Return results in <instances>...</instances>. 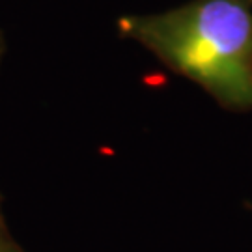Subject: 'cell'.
<instances>
[{"label":"cell","mask_w":252,"mask_h":252,"mask_svg":"<svg viewBox=\"0 0 252 252\" xmlns=\"http://www.w3.org/2000/svg\"><path fill=\"white\" fill-rule=\"evenodd\" d=\"M118 32L196 82L220 107L252 110V6L247 0H192L118 19Z\"/></svg>","instance_id":"6da1fadb"},{"label":"cell","mask_w":252,"mask_h":252,"mask_svg":"<svg viewBox=\"0 0 252 252\" xmlns=\"http://www.w3.org/2000/svg\"><path fill=\"white\" fill-rule=\"evenodd\" d=\"M0 252H25L23 247L13 239V235L9 234L2 215H0Z\"/></svg>","instance_id":"7a4b0ae2"},{"label":"cell","mask_w":252,"mask_h":252,"mask_svg":"<svg viewBox=\"0 0 252 252\" xmlns=\"http://www.w3.org/2000/svg\"><path fill=\"white\" fill-rule=\"evenodd\" d=\"M2 53H4V41H2V34H0V58H2Z\"/></svg>","instance_id":"3957f363"},{"label":"cell","mask_w":252,"mask_h":252,"mask_svg":"<svg viewBox=\"0 0 252 252\" xmlns=\"http://www.w3.org/2000/svg\"><path fill=\"white\" fill-rule=\"evenodd\" d=\"M247 2H249V4H251V6H252V0H247Z\"/></svg>","instance_id":"277c9868"}]
</instances>
